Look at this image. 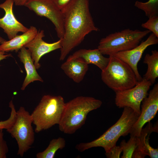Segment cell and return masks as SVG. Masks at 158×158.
I'll return each mask as SVG.
<instances>
[{
    "mask_svg": "<svg viewBox=\"0 0 158 158\" xmlns=\"http://www.w3.org/2000/svg\"><path fill=\"white\" fill-rule=\"evenodd\" d=\"M130 138L127 142L125 140H122L120 146L122 149L123 155L121 158H132L133 153L137 146L136 137L130 136Z\"/></svg>",
    "mask_w": 158,
    "mask_h": 158,
    "instance_id": "cell-22",
    "label": "cell"
},
{
    "mask_svg": "<svg viewBox=\"0 0 158 158\" xmlns=\"http://www.w3.org/2000/svg\"><path fill=\"white\" fill-rule=\"evenodd\" d=\"M143 63L147 64V68L143 78L153 84L158 77V51L156 50H152L151 54H146Z\"/></svg>",
    "mask_w": 158,
    "mask_h": 158,
    "instance_id": "cell-18",
    "label": "cell"
},
{
    "mask_svg": "<svg viewBox=\"0 0 158 158\" xmlns=\"http://www.w3.org/2000/svg\"><path fill=\"white\" fill-rule=\"evenodd\" d=\"M122 152V149L120 146L116 145L112 148L109 151L106 152L105 154L108 158H119L121 153Z\"/></svg>",
    "mask_w": 158,
    "mask_h": 158,
    "instance_id": "cell-27",
    "label": "cell"
},
{
    "mask_svg": "<svg viewBox=\"0 0 158 158\" xmlns=\"http://www.w3.org/2000/svg\"><path fill=\"white\" fill-rule=\"evenodd\" d=\"M24 6L38 16L49 20L54 25L58 38H63L64 33L63 13L53 0H28Z\"/></svg>",
    "mask_w": 158,
    "mask_h": 158,
    "instance_id": "cell-9",
    "label": "cell"
},
{
    "mask_svg": "<svg viewBox=\"0 0 158 158\" xmlns=\"http://www.w3.org/2000/svg\"><path fill=\"white\" fill-rule=\"evenodd\" d=\"M109 63L102 71L103 82L115 92L133 87L138 82L135 74L130 67L119 58L109 56Z\"/></svg>",
    "mask_w": 158,
    "mask_h": 158,
    "instance_id": "cell-5",
    "label": "cell"
},
{
    "mask_svg": "<svg viewBox=\"0 0 158 158\" xmlns=\"http://www.w3.org/2000/svg\"><path fill=\"white\" fill-rule=\"evenodd\" d=\"M32 121L29 113L23 107L16 111L15 121L11 127L6 130L16 140L18 146L17 154L23 157L31 147L35 141Z\"/></svg>",
    "mask_w": 158,
    "mask_h": 158,
    "instance_id": "cell-7",
    "label": "cell"
},
{
    "mask_svg": "<svg viewBox=\"0 0 158 158\" xmlns=\"http://www.w3.org/2000/svg\"><path fill=\"white\" fill-rule=\"evenodd\" d=\"M134 6L144 11L148 18L158 16V0H149L145 2L137 1Z\"/></svg>",
    "mask_w": 158,
    "mask_h": 158,
    "instance_id": "cell-21",
    "label": "cell"
},
{
    "mask_svg": "<svg viewBox=\"0 0 158 158\" xmlns=\"http://www.w3.org/2000/svg\"><path fill=\"white\" fill-rule=\"evenodd\" d=\"M12 56L11 54H6L5 52H0V61L7 57Z\"/></svg>",
    "mask_w": 158,
    "mask_h": 158,
    "instance_id": "cell-30",
    "label": "cell"
},
{
    "mask_svg": "<svg viewBox=\"0 0 158 158\" xmlns=\"http://www.w3.org/2000/svg\"><path fill=\"white\" fill-rule=\"evenodd\" d=\"M5 39L0 37V44H2L4 42L6 41Z\"/></svg>",
    "mask_w": 158,
    "mask_h": 158,
    "instance_id": "cell-31",
    "label": "cell"
},
{
    "mask_svg": "<svg viewBox=\"0 0 158 158\" xmlns=\"http://www.w3.org/2000/svg\"><path fill=\"white\" fill-rule=\"evenodd\" d=\"M15 5L16 6H24L28 0H13Z\"/></svg>",
    "mask_w": 158,
    "mask_h": 158,
    "instance_id": "cell-29",
    "label": "cell"
},
{
    "mask_svg": "<svg viewBox=\"0 0 158 158\" xmlns=\"http://www.w3.org/2000/svg\"><path fill=\"white\" fill-rule=\"evenodd\" d=\"M71 0H53L58 8L62 10Z\"/></svg>",
    "mask_w": 158,
    "mask_h": 158,
    "instance_id": "cell-28",
    "label": "cell"
},
{
    "mask_svg": "<svg viewBox=\"0 0 158 158\" xmlns=\"http://www.w3.org/2000/svg\"><path fill=\"white\" fill-rule=\"evenodd\" d=\"M103 55L98 48L81 49L69 56L67 59H78L88 65L94 64L102 71L106 68L109 61V57L107 58Z\"/></svg>",
    "mask_w": 158,
    "mask_h": 158,
    "instance_id": "cell-14",
    "label": "cell"
},
{
    "mask_svg": "<svg viewBox=\"0 0 158 158\" xmlns=\"http://www.w3.org/2000/svg\"><path fill=\"white\" fill-rule=\"evenodd\" d=\"M158 43V38L153 33L147 39L135 48L130 50L116 53L113 55L128 64L134 71L138 81L142 78L140 75L137 68L138 64L142 55L149 46Z\"/></svg>",
    "mask_w": 158,
    "mask_h": 158,
    "instance_id": "cell-11",
    "label": "cell"
},
{
    "mask_svg": "<svg viewBox=\"0 0 158 158\" xmlns=\"http://www.w3.org/2000/svg\"><path fill=\"white\" fill-rule=\"evenodd\" d=\"M38 31L35 27L30 26L28 30L20 35H17L0 45V52L17 51L31 41L36 35Z\"/></svg>",
    "mask_w": 158,
    "mask_h": 158,
    "instance_id": "cell-16",
    "label": "cell"
},
{
    "mask_svg": "<svg viewBox=\"0 0 158 158\" xmlns=\"http://www.w3.org/2000/svg\"><path fill=\"white\" fill-rule=\"evenodd\" d=\"M44 31H38L34 38L24 47L30 51L34 64L37 69L40 66L39 61L41 57L46 54L61 47L62 39L52 43H48L42 39L44 37Z\"/></svg>",
    "mask_w": 158,
    "mask_h": 158,
    "instance_id": "cell-12",
    "label": "cell"
},
{
    "mask_svg": "<svg viewBox=\"0 0 158 158\" xmlns=\"http://www.w3.org/2000/svg\"><path fill=\"white\" fill-rule=\"evenodd\" d=\"M102 101L94 97H77L65 103L58 124L60 131L64 133H74L85 123L87 116L91 111L99 108Z\"/></svg>",
    "mask_w": 158,
    "mask_h": 158,
    "instance_id": "cell-2",
    "label": "cell"
},
{
    "mask_svg": "<svg viewBox=\"0 0 158 158\" xmlns=\"http://www.w3.org/2000/svg\"><path fill=\"white\" fill-rule=\"evenodd\" d=\"M18 56L20 61L23 63L26 73L21 90H24L29 84L34 81L37 80L43 82L42 78L36 71L29 50L25 47H23L19 52Z\"/></svg>",
    "mask_w": 158,
    "mask_h": 158,
    "instance_id": "cell-15",
    "label": "cell"
},
{
    "mask_svg": "<svg viewBox=\"0 0 158 158\" xmlns=\"http://www.w3.org/2000/svg\"><path fill=\"white\" fill-rule=\"evenodd\" d=\"M65 103L60 95L43 96L31 114L35 132L38 133L58 125Z\"/></svg>",
    "mask_w": 158,
    "mask_h": 158,
    "instance_id": "cell-4",
    "label": "cell"
},
{
    "mask_svg": "<svg viewBox=\"0 0 158 158\" xmlns=\"http://www.w3.org/2000/svg\"><path fill=\"white\" fill-rule=\"evenodd\" d=\"M152 85L150 82L142 78L133 87L115 92L116 105L120 108L129 107L140 115L141 102L147 96Z\"/></svg>",
    "mask_w": 158,
    "mask_h": 158,
    "instance_id": "cell-8",
    "label": "cell"
},
{
    "mask_svg": "<svg viewBox=\"0 0 158 158\" xmlns=\"http://www.w3.org/2000/svg\"><path fill=\"white\" fill-rule=\"evenodd\" d=\"M66 74L76 83L83 79L88 69V65L77 59H67L61 66Z\"/></svg>",
    "mask_w": 158,
    "mask_h": 158,
    "instance_id": "cell-17",
    "label": "cell"
},
{
    "mask_svg": "<svg viewBox=\"0 0 158 158\" xmlns=\"http://www.w3.org/2000/svg\"><path fill=\"white\" fill-rule=\"evenodd\" d=\"M151 32L126 29L109 34L100 40L98 49L103 55H112L132 49Z\"/></svg>",
    "mask_w": 158,
    "mask_h": 158,
    "instance_id": "cell-6",
    "label": "cell"
},
{
    "mask_svg": "<svg viewBox=\"0 0 158 158\" xmlns=\"http://www.w3.org/2000/svg\"><path fill=\"white\" fill-rule=\"evenodd\" d=\"M142 101L140 113L132 127L130 136L139 137L143 126L153 119L158 110V84H156Z\"/></svg>",
    "mask_w": 158,
    "mask_h": 158,
    "instance_id": "cell-10",
    "label": "cell"
},
{
    "mask_svg": "<svg viewBox=\"0 0 158 158\" xmlns=\"http://www.w3.org/2000/svg\"><path fill=\"white\" fill-rule=\"evenodd\" d=\"M139 116L131 108H124L119 119L102 135L90 142L77 145L76 149L79 151L83 152L92 147H101L104 148L105 152H108L116 145L120 137L125 136L129 133Z\"/></svg>",
    "mask_w": 158,
    "mask_h": 158,
    "instance_id": "cell-3",
    "label": "cell"
},
{
    "mask_svg": "<svg viewBox=\"0 0 158 158\" xmlns=\"http://www.w3.org/2000/svg\"><path fill=\"white\" fill-rule=\"evenodd\" d=\"M141 26L152 32L158 38V16L149 18L147 21L142 24Z\"/></svg>",
    "mask_w": 158,
    "mask_h": 158,
    "instance_id": "cell-24",
    "label": "cell"
},
{
    "mask_svg": "<svg viewBox=\"0 0 158 158\" xmlns=\"http://www.w3.org/2000/svg\"><path fill=\"white\" fill-rule=\"evenodd\" d=\"M151 133H149L145 138V142L146 144V155L149 156L151 158H158V148L156 149L153 148L150 145L149 143V136Z\"/></svg>",
    "mask_w": 158,
    "mask_h": 158,
    "instance_id": "cell-25",
    "label": "cell"
},
{
    "mask_svg": "<svg viewBox=\"0 0 158 158\" xmlns=\"http://www.w3.org/2000/svg\"><path fill=\"white\" fill-rule=\"evenodd\" d=\"M14 3L13 0H6L0 4V8L5 12L4 16L0 18V27L3 29L9 40L17 35L18 32L24 33L29 29L15 17L13 10Z\"/></svg>",
    "mask_w": 158,
    "mask_h": 158,
    "instance_id": "cell-13",
    "label": "cell"
},
{
    "mask_svg": "<svg viewBox=\"0 0 158 158\" xmlns=\"http://www.w3.org/2000/svg\"><path fill=\"white\" fill-rule=\"evenodd\" d=\"M62 11L64 33L60 49V61H63L87 35L99 30L90 12L89 0H71Z\"/></svg>",
    "mask_w": 158,
    "mask_h": 158,
    "instance_id": "cell-1",
    "label": "cell"
},
{
    "mask_svg": "<svg viewBox=\"0 0 158 158\" xmlns=\"http://www.w3.org/2000/svg\"><path fill=\"white\" fill-rule=\"evenodd\" d=\"M9 107L11 109V114L8 119L0 121V130L10 128L15 122L16 117V111L12 100L9 103Z\"/></svg>",
    "mask_w": 158,
    "mask_h": 158,
    "instance_id": "cell-23",
    "label": "cell"
},
{
    "mask_svg": "<svg viewBox=\"0 0 158 158\" xmlns=\"http://www.w3.org/2000/svg\"><path fill=\"white\" fill-rule=\"evenodd\" d=\"M157 126H153L150 122H148L145 128H142L140 136L136 137L137 146L133 153L132 158H143L147 156L145 138L149 133L153 132H157Z\"/></svg>",
    "mask_w": 158,
    "mask_h": 158,
    "instance_id": "cell-19",
    "label": "cell"
},
{
    "mask_svg": "<svg viewBox=\"0 0 158 158\" xmlns=\"http://www.w3.org/2000/svg\"><path fill=\"white\" fill-rule=\"evenodd\" d=\"M65 139L61 137L52 140L47 148L43 151L38 152L37 158H53L59 150L63 149L66 146Z\"/></svg>",
    "mask_w": 158,
    "mask_h": 158,
    "instance_id": "cell-20",
    "label": "cell"
},
{
    "mask_svg": "<svg viewBox=\"0 0 158 158\" xmlns=\"http://www.w3.org/2000/svg\"><path fill=\"white\" fill-rule=\"evenodd\" d=\"M3 130H0V158H6L8 148L6 142L4 138Z\"/></svg>",
    "mask_w": 158,
    "mask_h": 158,
    "instance_id": "cell-26",
    "label": "cell"
}]
</instances>
